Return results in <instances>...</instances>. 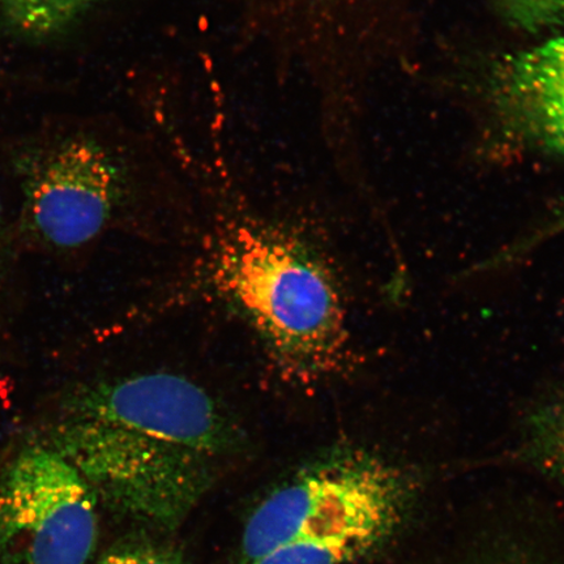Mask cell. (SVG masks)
I'll list each match as a JSON object with an SVG mask.
<instances>
[{"label": "cell", "mask_w": 564, "mask_h": 564, "mask_svg": "<svg viewBox=\"0 0 564 564\" xmlns=\"http://www.w3.org/2000/svg\"><path fill=\"white\" fill-rule=\"evenodd\" d=\"M489 94L512 137L564 154V37L507 56L491 75Z\"/></svg>", "instance_id": "6"}, {"label": "cell", "mask_w": 564, "mask_h": 564, "mask_svg": "<svg viewBox=\"0 0 564 564\" xmlns=\"http://www.w3.org/2000/svg\"><path fill=\"white\" fill-rule=\"evenodd\" d=\"M232 441L202 387L161 372L82 387L54 426V449L84 478L141 494L188 489Z\"/></svg>", "instance_id": "1"}, {"label": "cell", "mask_w": 564, "mask_h": 564, "mask_svg": "<svg viewBox=\"0 0 564 564\" xmlns=\"http://www.w3.org/2000/svg\"><path fill=\"white\" fill-rule=\"evenodd\" d=\"M97 541L94 492L56 449L33 447L0 477V550L21 564H87Z\"/></svg>", "instance_id": "4"}, {"label": "cell", "mask_w": 564, "mask_h": 564, "mask_svg": "<svg viewBox=\"0 0 564 564\" xmlns=\"http://www.w3.org/2000/svg\"><path fill=\"white\" fill-rule=\"evenodd\" d=\"M409 479L403 470L364 449H341L281 486L253 511L242 553L246 564L288 542L336 529L394 521L405 510Z\"/></svg>", "instance_id": "3"}, {"label": "cell", "mask_w": 564, "mask_h": 564, "mask_svg": "<svg viewBox=\"0 0 564 564\" xmlns=\"http://www.w3.org/2000/svg\"><path fill=\"white\" fill-rule=\"evenodd\" d=\"M2 203H0V227H2Z\"/></svg>", "instance_id": "13"}, {"label": "cell", "mask_w": 564, "mask_h": 564, "mask_svg": "<svg viewBox=\"0 0 564 564\" xmlns=\"http://www.w3.org/2000/svg\"><path fill=\"white\" fill-rule=\"evenodd\" d=\"M104 0H0L3 24L23 37L47 39L67 32Z\"/></svg>", "instance_id": "9"}, {"label": "cell", "mask_w": 564, "mask_h": 564, "mask_svg": "<svg viewBox=\"0 0 564 564\" xmlns=\"http://www.w3.org/2000/svg\"><path fill=\"white\" fill-rule=\"evenodd\" d=\"M278 2L282 4V9L286 12L289 7H291V12L294 15L303 18V13L308 11V7L315 4L316 0H278Z\"/></svg>", "instance_id": "12"}, {"label": "cell", "mask_w": 564, "mask_h": 564, "mask_svg": "<svg viewBox=\"0 0 564 564\" xmlns=\"http://www.w3.org/2000/svg\"><path fill=\"white\" fill-rule=\"evenodd\" d=\"M521 429L528 460L564 484V377L529 408Z\"/></svg>", "instance_id": "8"}, {"label": "cell", "mask_w": 564, "mask_h": 564, "mask_svg": "<svg viewBox=\"0 0 564 564\" xmlns=\"http://www.w3.org/2000/svg\"><path fill=\"white\" fill-rule=\"evenodd\" d=\"M95 564H178V562L158 550L140 547L106 555Z\"/></svg>", "instance_id": "11"}, {"label": "cell", "mask_w": 564, "mask_h": 564, "mask_svg": "<svg viewBox=\"0 0 564 564\" xmlns=\"http://www.w3.org/2000/svg\"><path fill=\"white\" fill-rule=\"evenodd\" d=\"M20 167L26 227L54 249H77L100 235L130 183L124 162L86 135L56 141Z\"/></svg>", "instance_id": "5"}, {"label": "cell", "mask_w": 564, "mask_h": 564, "mask_svg": "<svg viewBox=\"0 0 564 564\" xmlns=\"http://www.w3.org/2000/svg\"><path fill=\"white\" fill-rule=\"evenodd\" d=\"M398 525L379 520L308 535L274 549L252 564H348L383 544Z\"/></svg>", "instance_id": "7"}, {"label": "cell", "mask_w": 564, "mask_h": 564, "mask_svg": "<svg viewBox=\"0 0 564 564\" xmlns=\"http://www.w3.org/2000/svg\"><path fill=\"white\" fill-rule=\"evenodd\" d=\"M214 280L293 371L321 376L341 361L348 334L340 289L299 239L272 225H230L216 245Z\"/></svg>", "instance_id": "2"}, {"label": "cell", "mask_w": 564, "mask_h": 564, "mask_svg": "<svg viewBox=\"0 0 564 564\" xmlns=\"http://www.w3.org/2000/svg\"><path fill=\"white\" fill-rule=\"evenodd\" d=\"M506 15L525 30H546L564 23V0H498Z\"/></svg>", "instance_id": "10"}]
</instances>
